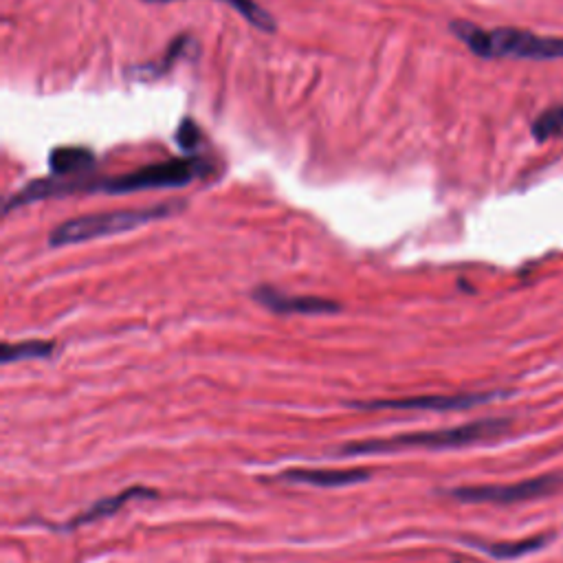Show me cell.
Instances as JSON below:
<instances>
[{
    "label": "cell",
    "mask_w": 563,
    "mask_h": 563,
    "mask_svg": "<svg viewBox=\"0 0 563 563\" xmlns=\"http://www.w3.org/2000/svg\"><path fill=\"white\" fill-rule=\"evenodd\" d=\"M212 165L201 157H185V159H170L163 163H152L146 168L132 170L128 174L110 176L102 181H86V179H60V176H51V179L33 181L22 187L20 192L11 194L5 203V214L14 212V209L44 201V198L53 196H69V194H132L143 190H168V187H185L196 179H203L209 174Z\"/></svg>",
    "instance_id": "6da1fadb"
},
{
    "label": "cell",
    "mask_w": 563,
    "mask_h": 563,
    "mask_svg": "<svg viewBox=\"0 0 563 563\" xmlns=\"http://www.w3.org/2000/svg\"><path fill=\"white\" fill-rule=\"evenodd\" d=\"M506 418H484V421H473L458 427L434 429V432H414L399 434L392 438H372L357 440V443H346L337 449L339 458H363V456H385L399 454V451L410 449H458L467 445L482 443L493 436L504 434L509 429Z\"/></svg>",
    "instance_id": "7a4b0ae2"
},
{
    "label": "cell",
    "mask_w": 563,
    "mask_h": 563,
    "mask_svg": "<svg viewBox=\"0 0 563 563\" xmlns=\"http://www.w3.org/2000/svg\"><path fill=\"white\" fill-rule=\"evenodd\" d=\"M454 36L465 42L478 58H513V60H563V38L537 36L533 31L500 27L482 29L467 20L451 22Z\"/></svg>",
    "instance_id": "3957f363"
},
{
    "label": "cell",
    "mask_w": 563,
    "mask_h": 563,
    "mask_svg": "<svg viewBox=\"0 0 563 563\" xmlns=\"http://www.w3.org/2000/svg\"><path fill=\"white\" fill-rule=\"evenodd\" d=\"M183 207H185L183 201L176 203L170 201V203L141 207V209H117V212H99V214L69 218L51 231L49 245L69 247V245H80V242H88V240L126 234V231H135L143 225L154 223V220L170 218Z\"/></svg>",
    "instance_id": "277c9868"
},
{
    "label": "cell",
    "mask_w": 563,
    "mask_h": 563,
    "mask_svg": "<svg viewBox=\"0 0 563 563\" xmlns=\"http://www.w3.org/2000/svg\"><path fill=\"white\" fill-rule=\"evenodd\" d=\"M561 476H539L515 484H487V487H460L451 498L467 504H517L544 498L561 487Z\"/></svg>",
    "instance_id": "5b68a950"
},
{
    "label": "cell",
    "mask_w": 563,
    "mask_h": 563,
    "mask_svg": "<svg viewBox=\"0 0 563 563\" xmlns=\"http://www.w3.org/2000/svg\"><path fill=\"white\" fill-rule=\"evenodd\" d=\"M502 392H471V394H425L405 396V399H379L366 403H350L355 410H425V412H451L471 410L498 399Z\"/></svg>",
    "instance_id": "8992f818"
},
{
    "label": "cell",
    "mask_w": 563,
    "mask_h": 563,
    "mask_svg": "<svg viewBox=\"0 0 563 563\" xmlns=\"http://www.w3.org/2000/svg\"><path fill=\"white\" fill-rule=\"evenodd\" d=\"M253 300L278 315H333L339 311V304L326 300V297L286 295L271 286H258L253 291Z\"/></svg>",
    "instance_id": "52a82bcc"
},
{
    "label": "cell",
    "mask_w": 563,
    "mask_h": 563,
    "mask_svg": "<svg viewBox=\"0 0 563 563\" xmlns=\"http://www.w3.org/2000/svg\"><path fill=\"white\" fill-rule=\"evenodd\" d=\"M370 471L363 469H289L284 471L280 480L291 484H308L319 489H341L350 484L366 482Z\"/></svg>",
    "instance_id": "ba28073f"
},
{
    "label": "cell",
    "mask_w": 563,
    "mask_h": 563,
    "mask_svg": "<svg viewBox=\"0 0 563 563\" xmlns=\"http://www.w3.org/2000/svg\"><path fill=\"white\" fill-rule=\"evenodd\" d=\"M137 498H141V500L143 498H157V491L146 489V487H130V489L121 491L117 495H110V498H104V500L95 502L88 511H84V513H80L77 517H73V520L58 526V531H75V528H80L84 524H93L97 520H106V517L115 515L117 511L124 509V506L130 500H137Z\"/></svg>",
    "instance_id": "9c48e42d"
},
{
    "label": "cell",
    "mask_w": 563,
    "mask_h": 563,
    "mask_svg": "<svg viewBox=\"0 0 563 563\" xmlns=\"http://www.w3.org/2000/svg\"><path fill=\"white\" fill-rule=\"evenodd\" d=\"M93 165H95V154L86 148L64 146V148H55L49 154V170L53 176H60V179L84 174L86 170H91Z\"/></svg>",
    "instance_id": "30bf717a"
},
{
    "label": "cell",
    "mask_w": 563,
    "mask_h": 563,
    "mask_svg": "<svg viewBox=\"0 0 563 563\" xmlns=\"http://www.w3.org/2000/svg\"><path fill=\"white\" fill-rule=\"evenodd\" d=\"M146 3H174V0H146ZM216 3L229 5L234 11L245 18L251 27H256L260 31L273 33L278 29V22H275L271 11H267L264 7H260L256 0H216Z\"/></svg>",
    "instance_id": "8fae6325"
},
{
    "label": "cell",
    "mask_w": 563,
    "mask_h": 563,
    "mask_svg": "<svg viewBox=\"0 0 563 563\" xmlns=\"http://www.w3.org/2000/svg\"><path fill=\"white\" fill-rule=\"evenodd\" d=\"M55 344L47 339H27L11 344L5 341L3 350H0V359L3 363H14V361H25V359H47L53 355Z\"/></svg>",
    "instance_id": "7c38bea8"
},
{
    "label": "cell",
    "mask_w": 563,
    "mask_h": 563,
    "mask_svg": "<svg viewBox=\"0 0 563 563\" xmlns=\"http://www.w3.org/2000/svg\"><path fill=\"white\" fill-rule=\"evenodd\" d=\"M548 544V537H531L524 542H502V544H473L476 548L484 550L493 559H517L524 555H531L535 550L544 548Z\"/></svg>",
    "instance_id": "4fadbf2b"
},
{
    "label": "cell",
    "mask_w": 563,
    "mask_h": 563,
    "mask_svg": "<svg viewBox=\"0 0 563 563\" xmlns=\"http://www.w3.org/2000/svg\"><path fill=\"white\" fill-rule=\"evenodd\" d=\"M531 132L539 143L563 137V106H550L548 110H544V113L533 121Z\"/></svg>",
    "instance_id": "5bb4252c"
},
{
    "label": "cell",
    "mask_w": 563,
    "mask_h": 563,
    "mask_svg": "<svg viewBox=\"0 0 563 563\" xmlns=\"http://www.w3.org/2000/svg\"><path fill=\"white\" fill-rule=\"evenodd\" d=\"M176 141H179V146L187 152H192L198 148V143H201V130L194 124V121L185 119L179 132H176Z\"/></svg>",
    "instance_id": "9a60e30c"
}]
</instances>
